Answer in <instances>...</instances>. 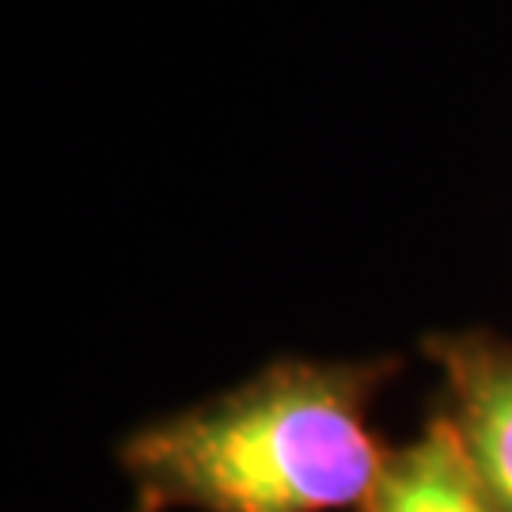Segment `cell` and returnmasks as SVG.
Returning a JSON list of instances; mask_svg holds the SVG:
<instances>
[{
    "instance_id": "6da1fadb",
    "label": "cell",
    "mask_w": 512,
    "mask_h": 512,
    "mask_svg": "<svg viewBox=\"0 0 512 512\" xmlns=\"http://www.w3.org/2000/svg\"><path fill=\"white\" fill-rule=\"evenodd\" d=\"M399 357H277L251 380L141 425L118 463L160 509L346 512L365 505L387 444L368 425Z\"/></svg>"
},
{
    "instance_id": "7a4b0ae2",
    "label": "cell",
    "mask_w": 512,
    "mask_h": 512,
    "mask_svg": "<svg viewBox=\"0 0 512 512\" xmlns=\"http://www.w3.org/2000/svg\"><path fill=\"white\" fill-rule=\"evenodd\" d=\"M421 349L440 372V406L512 509V342L490 330H448L429 334Z\"/></svg>"
},
{
    "instance_id": "3957f363",
    "label": "cell",
    "mask_w": 512,
    "mask_h": 512,
    "mask_svg": "<svg viewBox=\"0 0 512 512\" xmlns=\"http://www.w3.org/2000/svg\"><path fill=\"white\" fill-rule=\"evenodd\" d=\"M357 512H512L456 418L437 406L414 440L387 448L376 486Z\"/></svg>"
},
{
    "instance_id": "277c9868",
    "label": "cell",
    "mask_w": 512,
    "mask_h": 512,
    "mask_svg": "<svg viewBox=\"0 0 512 512\" xmlns=\"http://www.w3.org/2000/svg\"><path fill=\"white\" fill-rule=\"evenodd\" d=\"M133 512H164V509H160V505H152V501H145V497H137Z\"/></svg>"
}]
</instances>
